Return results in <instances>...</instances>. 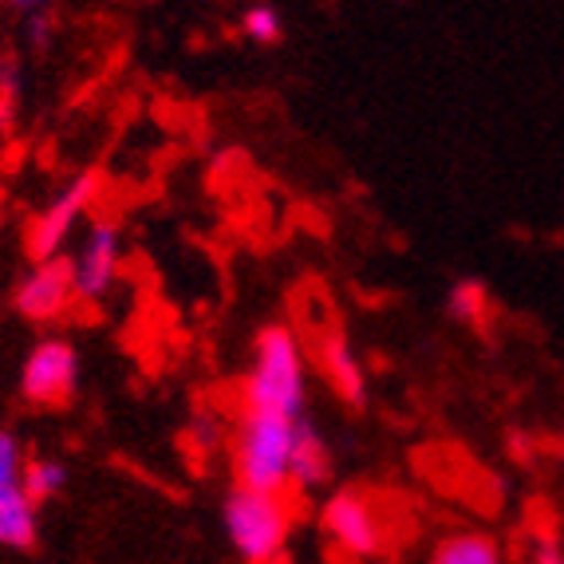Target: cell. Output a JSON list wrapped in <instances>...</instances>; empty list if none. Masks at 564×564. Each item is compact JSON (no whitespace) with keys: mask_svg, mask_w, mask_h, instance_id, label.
Segmentation results:
<instances>
[{"mask_svg":"<svg viewBox=\"0 0 564 564\" xmlns=\"http://www.w3.org/2000/svg\"><path fill=\"white\" fill-rule=\"evenodd\" d=\"M79 387V356L64 339H44L20 371V391L36 406H59L76 395Z\"/></svg>","mask_w":564,"mask_h":564,"instance_id":"cell-6","label":"cell"},{"mask_svg":"<svg viewBox=\"0 0 564 564\" xmlns=\"http://www.w3.org/2000/svg\"><path fill=\"white\" fill-rule=\"evenodd\" d=\"M122 269V237L115 221H95L87 229L79 253L72 257V276H76L79 301H104L115 289Z\"/></svg>","mask_w":564,"mask_h":564,"instance_id":"cell-8","label":"cell"},{"mask_svg":"<svg viewBox=\"0 0 564 564\" xmlns=\"http://www.w3.org/2000/svg\"><path fill=\"white\" fill-rule=\"evenodd\" d=\"M308 419V414H304ZM304 419H289L276 411H245L237 414L234 431V474L237 489H253L269 498H284L289 489V458L296 431Z\"/></svg>","mask_w":564,"mask_h":564,"instance_id":"cell-2","label":"cell"},{"mask_svg":"<svg viewBox=\"0 0 564 564\" xmlns=\"http://www.w3.org/2000/svg\"><path fill=\"white\" fill-rule=\"evenodd\" d=\"M0 545H36V506L29 501L20 478H0Z\"/></svg>","mask_w":564,"mask_h":564,"instance_id":"cell-11","label":"cell"},{"mask_svg":"<svg viewBox=\"0 0 564 564\" xmlns=\"http://www.w3.org/2000/svg\"><path fill=\"white\" fill-rule=\"evenodd\" d=\"M17 312L24 321H59L76 296V276H72V257H52V261L32 264V273L17 284Z\"/></svg>","mask_w":564,"mask_h":564,"instance_id":"cell-7","label":"cell"},{"mask_svg":"<svg viewBox=\"0 0 564 564\" xmlns=\"http://www.w3.org/2000/svg\"><path fill=\"white\" fill-rule=\"evenodd\" d=\"M221 521H226L229 545L237 549L245 564H273L289 549L292 513L284 498H269V494L234 486V494L221 506Z\"/></svg>","mask_w":564,"mask_h":564,"instance_id":"cell-3","label":"cell"},{"mask_svg":"<svg viewBox=\"0 0 564 564\" xmlns=\"http://www.w3.org/2000/svg\"><path fill=\"white\" fill-rule=\"evenodd\" d=\"M489 308H494V301L478 276H462L446 289V316L466 324V328H481L489 321Z\"/></svg>","mask_w":564,"mask_h":564,"instance_id":"cell-13","label":"cell"},{"mask_svg":"<svg viewBox=\"0 0 564 564\" xmlns=\"http://www.w3.org/2000/svg\"><path fill=\"white\" fill-rule=\"evenodd\" d=\"M20 486H24L32 506H40V501H52L67 486V470L56 458H29L24 470H20Z\"/></svg>","mask_w":564,"mask_h":564,"instance_id":"cell-14","label":"cell"},{"mask_svg":"<svg viewBox=\"0 0 564 564\" xmlns=\"http://www.w3.org/2000/svg\"><path fill=\"white\" fill-rule=\"evenodd\" d=\"M533 564H564V541L561 533H545L533 549Z\"/></svg>","mask_w":564,"mask_h":564,"instance_id":"cell-17","label":"cell"},{"mask_svg":"<svg viewBox=\"0 0 564 564\" xmlns=\"http://www.w3.org/2000/svg\"><path fill=\"white\" fill-rule=\"evenodd\" d=\"M332 478V451L324 443V434L316 431L312 419H304L301 431H296V443H292L289 458V486L296 489H316Z\"/></svg>","mask_w":564,"mask_h":564,"instance_id":"cell-10","label":"cell"},{"mask_svg":"<svg viewBox=\"0 0 564 564\" xmlns=\"http://www.w3.org/2000/svg\"><path fill=\"white\" fill-rule=\"evenodd\" d=\"M241 32L253 40V44L276 47L284 40V17L273 4H249V9L241 12Z\"/></svg>","mask_w":564,"mask_h":564,"instance_id":"cell-15","label":"cell"},{"mask_svg":"<svg viewBox=\"0 0 564 564\" xmlns=\"http://www.w3.org/2000/svg\"><path fill=\"white\" fill-rule=\"evenodd\" d=\"M431 564H506V553L489 533H446L431 553Z\"/></svg>","mask_w":564,"mask_h":564,"instance_id":"cell-12","label":"cell"},{"mask_svg":"<svg viewBox=\"0 0 564 564\" xmlns=\"http://www.w3.org/2000/svg\"><path fill=\"white\" fill-rule=\"evenodd\" d=\"M47 24H52V20H47L44 12H36V20L29 24V36L36 40L40 47H44V44H47V36H52V29H47Z\"/></svg>","mask_w":564,"mask_h":564,"instance_id":"cell-20","label":"cell"},{"mask_svg":"<svg viewBox=\"0 0 564 564\" xmlns=\"http://www.w3.org/2000/svg\"><path fill=\"white\" fill-rule=\"evenodd\" d=\"M308 403V359L289 324H264L253 339V359L241 383L245 411H276L304 419Z\"/></svg>","mask_w":564,"mask_h":564,"instance_id":"cell-1","label":"cell"},{"mask_svg":"<svg viewBox=\"0 0 564 564\" xmlns=\"http://www.w3.org/2000/svg\"><path fill=\"white\" fill-rule=\"evenodd\" d=\"M316 364H321L324 379L348 406H367V371L359 364L351 339L339 328H324L316 339Z\"/></svg>","mask_w":564,"mask_h":564,"instance_id":"cell-9","label":"cell"},{"mask_svg":"<svg viewBox=\"0 0 564 564\" xmlns=\"http://www.w3.org/2000/svg\"><path fill=\"white\" fill-rule=\"evenodd\" d=\"M24 462H29L24 458V446L9 431H0V478H20Z\"/></svg>","mask_w":564,"mask_h":564,"instance_id":"cell-16","label":"cell"},{"mask_svg":"<svg viewBox=\"0 0 564 564\" xmlns=\"http://www.w3.org/2000/svg\"><path fill=\"white\" fill-rule=\"evenodd\" d=\"M12 115H17V76L4 72L0 76V127H9Z\"/></svg>","mask_w":564,"mask_h":564,"instance_id":"cell-18","label":"cell"},{"mask_svg":"<svg viewBox=\"0 0 564 564\" xmlns=\"http://www.w3.org/2000/svg\"><path fill=\"white\" fill-rule=\"evenodd\" d=\"M104 194V170H84L76 178L59 189L56 198L47 202L36 217L24 229V249H29L32 261H52V257H64L67 237L76 234L79 217L95 206V198Z\"/></svg>","mask_w":564,"mask_h":564,"instance_id":"cell-4","label":"cell"},{"mask_svg":"<svg viewBox=\"0 0 564 564\" xmlns=\"http://www.w3.org/2000/svg\"><path fill=\"white\" fill-rule=\"evenodd\" d=\"M321 525L324 536L339 549L344 556H379L387 549V525L379 506L359 489H339L324 501L321 509Z\"/></svg>","mask_w":564,"mask_h":564,"instance_id":"cell-5","label":"cell"},{"mask_svg":"<svg viewBox=\"0 0 564 564\" xmlns=\"http://www.w3.org/2000/svg\"><path fill=\"white\" fill-rule=\"evenodd\" d=\"M509 454H513V462H521V466H525V462L533 458V446H529V438L521 431L509 434Z\"/></svg>","mask_w":564,"mask_h":564,"instance_id":"cell-19","label":"cell"}]
</instances>
